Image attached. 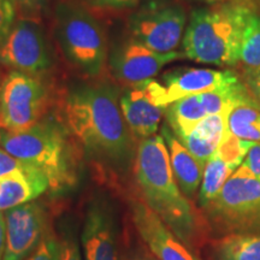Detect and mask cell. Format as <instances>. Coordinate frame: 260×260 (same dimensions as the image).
<instances>
[{
  "label": "cell",
  "instance_id": "cell-3",
  "mask_svg": "<svg viewBox=\"0 0 260 260\" xmlns=\"http://www.w3.org/2000/svg\"><path fill=\"white\" fill-rule=\"evenodd\" d=\"M255 9L252 0H237L194 10L182 41L183 54L201 64L236 65L246 22Z\"/></svg>",
  "mask_w": 260,
  "mask_h": 260
},
{
  "label": "cell",
  "instance_id": "cell-34",
  "mask_svg": "<svg viewBox=\"0 0 260 260\" xmlns=\"http://www.w3.org/2000/svg\"><path fill=\"white\" fill-rule=\"evenodd\" d=\"M12 3H19V4L23 5H30V4H35V3L40 2V0H11Z\"/></svg>",
  "mask_w": 260,
  "mask_h": 260
},
{
  "label": "cell",
  "instance_id": "cell-26",
  "mask_svg": "<svg viewBox=\"0 0 260 260\" xmlns=\"http://www.w3.org/2000/svg\"><path fill=\"white\" fill-rule=\"evenodd\" d=\"M15 5L11 0H0V45L15 24Z\"/></svg>",
  "mask_w": 260,
  "mask_h": 260
},
{
  "label": "cell",
  "instance_id": "cell-30",
  "mask_svg": "<svg viewBox=\"0 0 260 260\" xmlns=\"http://www.w3.org/2000/svg\"><path fill=\"white\" fill-rule=\"evenodd\" d=\"M245 79L248 84V88L253 95L256 96L260 102V69L246 70Z\"/></svg>",
  "mask_w": 260,
  "mask_h": 260
},
{
  "label": "cell",
  "instance_id": "cell-17",
  "mask_svg": "<svg viewBox=\"0 0 260 260\" xmlns=\"http://www.w3.org/2000/svg\"><path fill=\"white\" fill-rule=\"evenodd\" d=\"M161 136L167 144L175 180L182 193L191 198L200 186L205 167L188 151L168 124L162 125Z\"/></svg>",
  "mask_w": 260,
  "mask_h": 260
},
{
  "label": "cell",
  "instance_id": "cell-23",
  "mask_svg": "<svg viewBox=\"0 0 260 260\" xmlns=\"http://www.w3.org/2000/svg\"><path fill=\"white\" fill-rule=\"evenodd\" d=\"M254 142L247 141L236 138L235 135L229 134L226 132V135L224 136L223 141L220 142L218 148H217L216 153L213 155L222 159L224 162L237 170V168L242 164L245 160L247 153L251 149Z\"/></svg>",
  "mask_w": 260,
  "mask_h": 260
},
{
  "label": "cell",
  "instance_id": "cell-12",
  "mask_svg": "<svg viewBox=\"0 0 260 260\" xmlns=\"http://www.w3.org/2000/svg\"><path fill=\"white\" fill-rule=\"evenodd\" d=\"M46 217L44 205L35 200L6 211L3 260H24L32 253L45 235Z\"/></svg>",
  "mask_w": 260,
  "mask_h": 260
},
{
  "label": "cell",
  "instance_id": "cell-15",
  "mask_svg": "<svg viewBox=\"0 0 260 260\" xmlns=\"http://www.w3.org/2000/svg\"><path fill=\"white\" fill-rule=\"evenodd\" d=\"M119 105L130 133L140 141L157 133L161 117L167 111V107L152 103L140 86L126 90L119 99Z\"/></svg>",
  "mask_w": 260,
  "mask_h": 260
},
{
  "label": "cell",
  "instance_id": "cell-16",
  "mask_svg": "<svg viewBox=\"0 0 260 260\" xmlns=\"http://www.w3.org/2000/svg\"><path fill=\"white\" fill-rule=\"evenodd\" d=\"M48 188L47 177L32 165L0 177V212L38 199Z\"/></svg>",
  "mask_w": 260,
  "mask_h": 260
},
{
  "label": "cell",
  "instance_id": "cell-28",
  "mask_svg": "<svg viewBox=\"0 0 260 260\" xmlns=\"http://www.w3.org/2000/svg\"><path fill=\"white\" fill-rule=\"evenodd\" d=\"M89 6L96 9H111L121 10L134 8L144 0H84Z\"/></svg>",
  "mask_w": 260,
  "mask_h": 260
},
{
  "label": "cell",
  "instance_id": "cell-32",
  "mask_svg": "<svg viewBox=\"0 0 260 260\" xmlns=\"http://www.w3.org/2000/svg\"><path fill=\"white\" fill-rule=\"evenodd\" d=\"M123 260H157V259H155L153 255L149 254L148 252L141 249V251H135V252L128 253Z\"/></svg>",
  "mask_w": 260,
  "mask_h": 260
},
{
  "label": "cell",
  "instance_id": "cell-5",
  "mask_svg": "<svg viewBox=\"0 0 260 260\" xmlns=\"http://www.w3.org/2000/svg\"><path fill=\"white\" fill-rule=\"evenodd\" d=\"M56 34L65 58L81 73L95 76L107 59V42L102 24L87 10L71 3L56 8Z\"/></svg>",
  "mask_w": 260,
  "mask_h": 260
},
{
  "label": "cell",
  "instance_id": "cell-8",
  "mask_svg": "<svg viewBox=\"0 0 260 260\" xmlns=\"http://www.w3.org/2000/svg\"><path fill=\"white\" fill-rule=\"evenodd\" d=\"M187 16L182 6L149 2L129 16L128 28L133 39L149 50L170 53L183 40Z\"/></svg>",
  "mask_w": 260,
  "mask_h": 260
},
{
  "label": "cell",
  "instance_id": "cell-20",
  "mask_svg": "<svg viewBox=\"0 0 260 260\" xmlns=\"http://www.w3.org/2000/svg\"><path fill=\"white\" fill-rule=\"evenodd\" d=\"M258 104H241L228 113L226 132L236 138L260 144V110Z\"/></svg>",
  "mask_w": 260,
  "mask_h": 260
},
{
  "label": "cell",
  "instance_id": "cell-6",
  "mask_svg": "<svg viewBox=\"0 0 260 260\" xmlns=\"http://www.w3.org/2000/svg\"><path fill=\"white\" fill-rule=\"evenodd\" d=\"M204 210L207 220L222 233L259 232L260 181L240 165Z\"/></svg>",
  "mask_w": 260,
  "mask_h": 260
},
{
  "label": "cell",
  "instance_id": "cell-33",
  "mask_svg": "<svg viewBox=\"0 0 260 260\" xmlns=\"http://www.w3.org/2000/svg\"><path fill=\"white\" fill-rule=\"evenodd\" d=\"M193 3H199V4L205 5H218V4H225V3L237 2V0H189Z\"/></svg>",
  "mask_w": 260,
  "mask_h": 260
},
{
  "label": "cell",
  "instance_id": "cell-19",
  "mask_svg": "<svg viewBox=\"0 0 260 260\" xmlns=\"http://www.w3.org/2000/svg\"><path fill=\"white\" fill-rule=\"evenodd\" d=\"M214 251L218 260H260V234H228Z\"/></svg>",
  "mask_w": 260,
  "mask_h": 260
},
{
  "label": "cell",
  "instance_id": "cell-11",
  "mask_svg": "<svg viewBox=\"0 0 260 260\" xmlns=\"http://www.w3.org/2000/svg\"><path fill=\"white\" fill-rule=\"evenodd\" d=\"M183 56V53L176 51L159 53L132 38L113 47L109 63L117 80L132 87H138L145 81L153 79L164 65Z\"/></svg>",
  "mask_w": 260,
  "mask_h": 260
},
{
  "label": "cell",
  "instance_id": "cell-22",
  "mask_svg": "<svg viewBox=\"0 0 260 260\" xmlns=\"http://www.w3.org/2000/svg\"><path fill=\"white\" fill-rule=\"evenodd\" d=\"M240 61L246 70L260 69V12L258 8L249 15L246 22Z\"/></svg>",
  "mask_w": 260,
  "mask_h": 260
},
{
  "label": "cell",
  "instance_id": "cell-29",
  "mask_svg": "<svg viewBox=\"0 0 260 260\" xmlns=\"http://www.w3.org/2000/svg\"><path fill=\"white\" fill-rule=\"evenodd\" d=\"M241 165L260 181V144H253Z\"/></svg>",
  "mask_w": 260,
  "mask_h": 260
},
{
  "label": "cell",
  "instance_id": "cell-14",
  "mask_svg": "<svg viewBox=\"0 0 260 260\" xmlns=\"http://www.w3.org/2000/svg\"><path fill=\"white\" fill-rule=\"evenodd\" d=\"M133 222L158 260H199L144 200L133 203Z\"/></svg>",
  "mask_w": 260,
  "mask_h": 260
},
{
  "label": "cell",
  "instance_id": "cell-24",
  "mask_svg": "<svg viewBox=\"0 0 260 260\" xmlns=\"http://www.w3.org/2000/svg\"><path fill=\"white\" fill-rule=\"evenodd\" d=\"M27 260H60V241L54 234H46Z\"/></svg>",
  "mask_w": 260,
  "mask_h": 260
},
{
  "label": "cell",
  "instance_id": "cell-21",
  "mask_svg": "<svg viewBox=\"0 0 260 260\" xmlns=\"http://www.w3.org/2000/svg\"><path fill=\"white\" fill-rule=\"evenodd\" d=\"M235 171V169L228 165L216 155H212L207 160L204 168L199 194V203L203 209L219 194L228 178Z\"/></svg>",
  "mask_w": 260,
  "mask_h": 260
},
{
  "label": "cell",
  "instance_id": "cell-27",
  "mask_svg": "<svg viewBox=\"0 0 260 260\" xmlns=\"http://www.w3.org/2000/svg\"><path fill=\"white\" fill-rule=\"evenodd\" d=\"M31 165L12 157L5 149L0 147V177L12 174L16 171H24L30 168Z\"/></svg>",
  "mask_w": 260,
  "mask_h": 260
},
{
  "label": "cell",
  "instance_id": "cell-2",
  "mask_svg": "<svg viewBox=\"0 0 260 260\" xmlns=\"http://www.w3.org/2000/svg\"><path fill=\"white\" fill-rule=\"evenodd\" d=\"M134 172L144 201L175 236L188 248L203 246L209 234V220L178 187L162 136L153 135L140 141Z\"/></svg>",
  "mask_w": 260,
  "mask_h": 260
},
{
  "label": "cell",
  "instance_id": "cell-4",
  "mask_svg": "<svg viewBox=\"0 0 260 260\" xmlns=\"http://www.w3.org/2000/svg\"><path fill=\"white\" fill-rule=\"evenodd\" d=\"M0 147L39 169L54 194L67 193L79 182V159L63 125L54 119L38 122L23 132L0 129Z\"/></svg>",
  "mask_w": 260,
  "mask_h": 260
},
{
  "label": "cell",
  "instance_id": "cell-1",
  "mask_svg": "<svg viewBox=\"0 0 260 260\" xmlns=\"http://www.w3.org/2000/svg\"><path fill=\"white\" fill-rule=\"evenodd\" d=\"M118 95L107 83L75 86L65 98L64 117L67 128L90 157L123 169L134 152Z\"/></svg>",
  "mask_w": 260,
  "mask_h": 260
},
{
  "label": "cell",
  "instance_id": "cell-31",
  "mask_svg": "<svg viewBox=\"0 0 260 260\" xmlns=\"http://www.w3.org/2000/svg\"><path fill=\"white\" fill-rule=\"evenodd\" d=\"M6 242V226H5V214L0 212V260L4 258Z\"/></svg>",
  "mask_w": 260,
  "mask_h": 260
},
{
  "label": "cell",
  "instance_id": "cell-25",
  "mask_svg": "<svg viewBox=\"0 0 260 260\" xmlns=\"http://www.w3.org/2000/svg\"><path fill=\"white\" fill-rule=\"evenodd\" d=\"M60 260H82L80 245L73 229H65L60 237Z\"/></svg>",
  "mask_w": 260,
  "mask_h": 260
},
{
  "label": "cell",
  "instance_id": "cell-10",
  "mask_svg": "<svg viewBox=\"0 0 260 260\" xmlns=\"http://www.w3.org/2000/svg\"><path fill=\"white\" fill-rule=\"evenodd\" d=\"M0 63L22 73L37 75L50 69V45L37 22H15L8 38L0 45Z\"/></svg>",
  "mask_w": 260,
  "mask_h": 260
},
{
  "label": "cell",
  "instance_id": "cell-13",
  "mask_svg": "<svg viewBox=\"0 0 260 260\" xmlns=\"http://www.w3.org/2000/svg\"><path fill=\"white\" fill-rule=\"evenodd\" d=\"M84 260H121L117 245V224L111 206L95 200L87 209L82 230Z\"/></svg>",
  "mask_w": 260,
  "mask_h": 260
},
{
  "label": "cell",
  "instance_id": "cell-9",
  "mask_svg": "<svg viewBox=\"0 0 260 260\" xmlns=\"http://www.w3.org/2000/svg\"><path fill=\"white\" fill-rule=\"evenodd\" d=\"M239 77L229 70L176 69L162 75L161 81L147 80L140 84L155 105L168 107L182 98L195 95L237 82Z\"/></svg>",
  "mask_w": 260,
  "mask_h": 260
},
{
  "label": "cell",
  "instance_id": "cell-18",
  "mask_svg": "<svg viewBox=\"0 0 260 260\" xmlns=\"http://www.w3.org/2000/svg\"><path fill=\"white\" fill-rule=\"evenodd\" d=\"M226 135V115L218 113L205 117L189 134L178 139L186 148L198 159L203 167L216 153L224 136Z\"/></svg>",
  "mask_w": 260,
  "mask_h": 260
},
{
  "label": "cell",
  "instance_id": "cell-7",
  "mask_svg": "<svg viewBox=\"0 0 260 260\" xmlns=\"http://www.w3.org/2000/svg\"><path fill=\"white\" fill-rule=\"evenodd\" d=\"M48 93L38 77L12 71L0 86V129L23 132L41 121Z\"/></svg>",
  "mask_w": 260,
  "mask_h": 260
}]
</instances>
